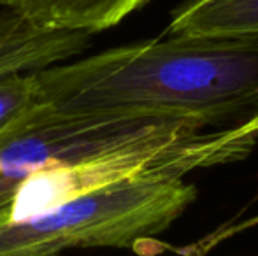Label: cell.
Wrapping results in <instances>:
<instances>
[{"label": "cell", "instance_id": "cell-1", "mask_svg": "<svg viewBox=\"0 0 258 256\" xmlns=\"http://www.w3.org/2000/svg\"><path fill=\"white\" fill-rule=\"evenodd\" d=\"M44 107L67 116L225 127L258 109V44L163 35L34 72Z\"/></svg>", "mask_w": 258, "mask_h": 256}, {"label": "cell", "instance_id": "cell-2", "mask_svg": "<svg viewBox=\"0 0 258 256\" xmlns=\"http://www.w3.org/2000/svg\"><path fill=\"white\" fill-rule=\"evenodd\" d=\"M197 198L194 185L143 172L21 223L0 221V256H61L74 247H136L165 232Z\"/></svg>", "mask_w": 258, "mask_h": 256}, {"label": "cell", "instance_id": "cell-3", "mask_svg": "<svg viewBox=\"0 0 258 256\" xmlns=\"http://www.w3.org/2000/svg\"><path fill=\"white\" fill-rule=\"evenodd\" d=\"M158 120L67 116L39 104L0 137V209L35 170L83 160L139 137Z\"/></svg>", "mask_w": 258, "mask_h": 256}, {"label": "cell", "instance_id": "cell-4", "mask_svg": "<svg viewBox=\"0 0 258 256\" xmlns=\"http://www.w3.org/2000/svg\"><path fill=\"white\" fill-rule=\"evenodd\" d=\"M88 46V34L39 30L11 11L0 13V75L67 62Z\"/></svg>", "mask_w": 258, "mask_h": 256}, {"label": "cell", "instance_id": "cell-5", "mask_svg": "<svg viewBox=\"0 0 258 256\" xmlns=\"http://www.w3.org/2000/svg\"><path fill=\"white\" fill-rule=\"evenodd\" d=\"M150 0H0L39 30L99 34L112 28Z\"/></svg>", "mask_w": 258, "mask_h": 256}, {"label": "cell", "instance_id": "cell-6", "mask_svg": "<svg viewBox=\"0 0 258 256\" xmlns=\"http://www.w3.org/2000/svg\"><path fill=\"white\" fill-rule=\"evenodd\" d=\"M163 35L258 44V0H186L170 13Z\"/></svg>", "mask_w": 258, "mask_h": 256}, {"label": "cell", "instance_id": "cell-7", "mask_svg": "<svg viewBox=\"0 0 258 256\" xmlns=\"http://www.w3.org/2000/svg\"><path fill=\"white\" fill-rule=\"evenodd\" d=\"M34 72L0 75V137L20 125L41 104Z\"/></svg>", "mask_w": 258, "mask_h": 256}]
</instances>
